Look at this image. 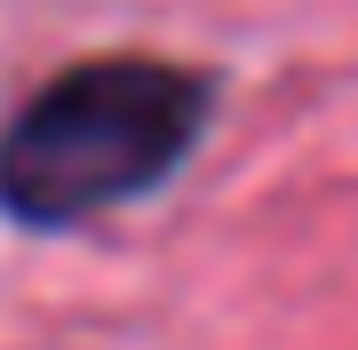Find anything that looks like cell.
Instances as JSON below:
<instances>
[{"mask_svg":"<svg viewBox=\"0 0 358 350\" xmlns=\"http://www.w3.org/2000/svg\"><path fill=\"white\" fill-rule=\"evenodd\" d=\"M207 72L167 56H88L32 88L0 128V215L72 231L159 191L207 136Z\"/></svg>","mask_w":358,"mask_h":350,"instance_id":"1","label":"cell"}]
</instances>
